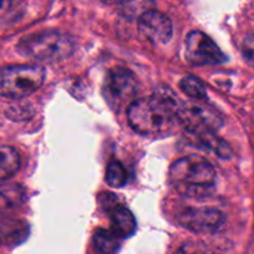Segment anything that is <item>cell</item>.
Listing matches in <instances>:
<instances>
[{"label": "cell", "mask_w": 254, "mask_h": 254, "mask_svg": "<svg viewBox=\"0 0 254 254\" xmlns=\"http://www.w3.org/2000/svg\"><path fill=\"white\" fill-rule=\"evenodd\" d=\"M178 106L177 97L167 89L147 99H137L132 102L127 109V120L140 135H162L177 121Z\"/></svg>", "instance_id": "6da1fadb"}, {"label": "cell", "mask_w": 254, "mask_h": 254, "mask_svg": "<svg viewBox=\"0 0 254 254\" xmlns=\"http://www.w3.org/2000/svg\"><path fill=\"white\" fill-rule=\"evenodd\" d=\"M171 186L182 196L202 198L214 192L217 175L211 162L199 156H187L170 167Z\"/></svg>", "instance_id": "7a4b0ae2"}, {"label": "cell", "mask_w": 254, "mask_h": 254, "mask_svg": "<svg viewBox=\"0 0 254 254\" xmlns=\"http://www.w3.org/2000/svg\"><path fill=\"white\" fill-rule=\"evenodd\" d=\"M75 50L72 39L60 31L49 30L21 39L18 51L21 55L41 63H59L69 58Z\"/></svg>", "instance_id": "3957f363"}, {"label": "cell", "mask_w": 254, "mask_h": 254, "mask_svg": "<svg viewBox=\"0 0 254 254\" xmlns=\"http://www.w3.org/2000/svg\"><path fill=\"white\" fill-rule=\"evenodd\" d=\"M45 80L39 65H11L0 67V96L21 99L38 91Z\"/></svg>", "instance_id": "277c9868"}, {"label": "cell", "mask_w": 254, "mask_h": 254, "mask_svg": "<svg viewBox=\"0 0 254 254\" xmlns=\"http://www.w3.org/2000/svg\"><path fill=\"white\" fill-rule=\"evenodd\" d=\"M177 122L188 133L198 137L216 132L223 126L224 120L218 110L203 102H180Z\"/></svg>", "instance_id": "5b68a950"}, {"label": "cell", "mask_w": 254, "mask_h": 254, "mask_svg": "<svg viewBox=\"0 0 254 254\" xmlns=\"http://www.w3.org/2000/svg\"><path fill=\"white\" fill-rule=\"evenodd\" d=\"M138 81L131 70L112 67L109 70L102 84V94L111 109L121 111L137 100Z\"/></svg>", "instance_id": "8992f818"}, {"label": "cell", "mask_w": 254, "mask_h": 254, "mask_svg": "<svg viewBox=\"0 0 254 254\" xmlns=\"http://www.w3.org/2000/svg\"><path fill=\"white\" fill-rule=\"evenodd\" d=\"M185 50L186 59L198 66L219 65L227 60L226 55L218 45L208 35L198 30H193L188 34L186 38Z\"/></svg>", "instance_id": "52a82bcc"}, {"label": "cell", "mask_w": 254, "mask_h": 254, "mask_svg": "<svg viewBox=\"0 0 254 254\" xmlns=\"http://www.w3.org/2000/svg\"><path fill=\"white\" fill-rule=\"evenodd\" d=\"M183 228L194 233H213L223 226L224 214L216 208L209 207H190L182 209L176 216Z\"/></svg>", "instance_id": "ba28073f"}, {"label": "cell", "mask_w": 254, "mask_h": 254, "mask_svg": "<svg viewBox=\"0 0 254 254\" xmlns=\"http://www.w3.org/2000/svg\"><path fill=\"white\" fill-rule=\"evenodd\" d=\"M138 34L142 40L152 45H163L172 38V21L167 15L152 9L138 18Z\"/></svg>", "instance_id": "9c48e42d"}, {"label": "cell", "mask_w": 254, "mask_h": 254, "mask_svg": "<svg viewBox=\"0 0 254 254\" xmlns=\"http://www.w3.org/2000/svg\"><path fill=\"white\" fill-rule=\"evenodd\" d=\"M106 208L110 213L111 229L120 238H127L135 234L137 223L130 209L120 204L107 206Z\"/></svg>", "instance_id": "30bf717a"}, {"label": "cell", "mask_w": 254, "mask_h": 254, "mask_svg": "<svg viewBox=\"0 0 254 254\" xmlns=\"http://www.w3.org/2000/svg\"><path fill=\"white\" fill-rule=\"evenodd\" d=\"M21 165L18 151L10 146H0V180H6L15 175Z\"/></svg>", "instance_id": "8fae6325"}, {"label": "cell", "mask_w": 254, "mask_h": 254, "mask_svg": "<svg viewBox=\"0 0 254 254\" xmlns=\"http://www.w3.org/2000/svg\"><path fill=\"white\" fill-rule=\"evenodd\" d=\"M94 246L99 254H116L121 246V238L112 229L100 228L94 234Z\"/></svg>", "instance_id": "7c38bea8"}, {"label": "cell", "mask_w": 254, "mask_h": 254, "mask_svg": "<svg viewBox=\"0 0 254 254\" xmlns=\"http://www.w3.org/2000/svg\"><path fill=\"white\" fill-rule=\"evenodd\" d=\"M28 234V227L21 221H6L0 224V241L20 243Z\"/></svg>", "instance_id": "4fadbf2b"}, {"label": "cell", "mask_w": 254, "mask_h": 254, "mask_svg": "<svg viewBox=\"0 0 254 254\" xmlns=\"http://www.w3.org/2000/svg\"><path fill=\"white\" fill-rule=\"evenodd\" d=\"M180 87L188 97L197 100V101H203L207 97V90L203 82L194 76H185L180 81Z\"/></svg>", "instance_id": "5bb4252c"}, {"label": "cell", "mask_w": 254, "mask_h": 254, "mask_svg": "<svg viewBox=\"0 0 254 254\" xmlns=\"http://www.w3.org/2000/svg\"><path fill=\"white\" fill-rule=\"evenodd\" d=\"M24 199V190L19 186H0V208H11Z\"/></svg>", "instance_id": "9a60e30c"}, {"label": "cell", "mask_w": 254, "mask_h": 254, "mask_svg": "<svg viewBox=\"0 0 254 254\" xmlns=\"http://www.w3.org/2000/svg\"><path fill=\"white\" fill-rule=\"evenodd\" d=\"M106 182L111 187L121 188L127 182V172L119 161H111L106 167Z\"/></svg>", "instance_id": "2e32d148"}, {"label": "cell", "mask_w": 254, "mask_h": 254, "mask_svg": "<svg viewBox=\"0 0 254 254\" xmlns=\"http://www.w3.org/2000/svg\"><path fill=\"white\" fill-rule=\"evenodd\" d=\"M122 5V11L127 18H140L147 11L152 10L153 0H125Z\"/></svg>", "instance_id": "e0dca14e"}, {"label": "cell", "mask_w": 254, "mask_h": 254, "mask_svg": "<svg viewBox=\"0 0 254 254\" xmlns=\"http://www.w3.org/2000/svg\"><path fill=\"white\" fill-rule=\"evenodd\" d=\"M175 254H217L216 252L212 251L209 247L201 242H188L182 247H180Z\"/></svg>", "instance_id": "ac0fdd59"}, {"label": "cell", "mask_w": 254, "mask_h": 254, "mask_svg": "<svg viewBox=\"0 0 254 254\" xmlns=\"http://www.w3.org/2000/svg\"><path fill=\"white\" fill-rule=\"evenodd\" d=\"M243 55L249 64L254 65V35L248 36L243 43Z\"/></svg>", "instance_id": "d6986e66"}, {"label": "cell", "mask_w": 254, "mask_h": 254, "mask_svg": "<svg viewBox=\"0 0 254 254\" xmlns=\"http://www.w3.org/2000/svg\"><path fill=\"white\" fill-rule=\"evenodd\" d=\"M101 1L106 4H122L125 0H101Z\"/></svg>", "instance_id": "ffe728a7"}, {"label": "cell", "mask_w": 254, "mask_h": 254, "mask_svg": "<svg viewBox=\"0 0 254 254\" xmlns=\"http://www.w3.org/2000/svg\"><path fill=\"white\" fill-rule=\"evenodd\" d=\"M10 3L11 0H0V10L5 8V6H8Z\"/></svg>", "instance_id": "44dd1931"}]
</instances>
